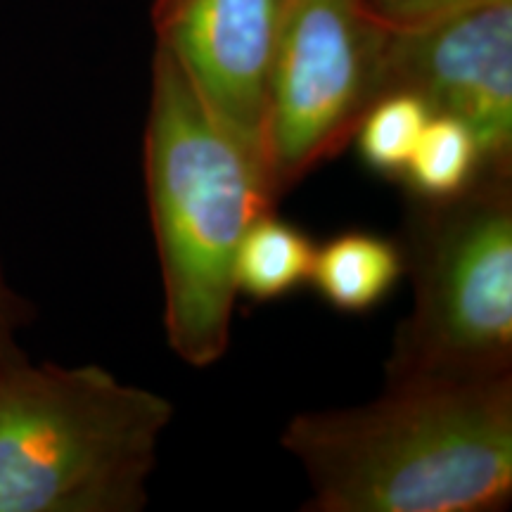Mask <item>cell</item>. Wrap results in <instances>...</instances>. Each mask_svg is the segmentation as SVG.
Returning <instances> with one entry per match:
<instances>
[{
	"instance_id": "obj_6",
	"label": "cell",
	"mask_w": 512,
	"mask_h": 512,
	"mask_svg": "<svg viewBox=\"0 0 512 512\" xmlns=\"http://www.w3.org/2000/svg\"><path fill=\"white\" fill-rule=\"evenodd\" d=\"M413 91L463 121L482 174L512 176V0H484L392 29L387 91Z\"/></svg>"
},
{
	"instance_id": "obj_8",
	"label": "cell",
	"mask_w": 512,
	"mask_h": 512,
	"mask_svg": "<svg viewBox=\"0 0 512 512\" xmlns=\"http://www.w3.org/2000/svg\"><path fill=\"white\" fill-rule=\"evenodd\" d=\"M406 273L401 242L368 230H347L316 247L309 283L332 309L368 313Z\"/></svg>"
},
{
	"instance_id": "obj_4",
	"label": "cell",
	"mask_w": 512,
	"mask_h": 512,
	"mask_svg": "<svg viewBox=\"0 0 512 512\" xmlns=\"http://www.w3.org/2000/svg\"><path fill=\"white\" fill-rule=\"evenodd\" d=\"M413 200L401 249L415 297L387 384L512 375V176L482 174L456 197Z\"/></svg>"
},
{
	"instance_id": "obj_5",
	"label": "cell",
	"mask_w": 512,
	"mask_h": 512,
	"mask_svg": "<svg viewBox=\"0 0 512 512\" xmlns=\"http://www.w3.org/2000/svg\"><path fill=\"white\" fill-rule=\"evenodd\" d=\"M392 27L366 0H287L264 126L268 183L280 200L354 136L387 93Z\"/></svg>"
},
{
	"instance_id": "obj_13",
	"label": "cell",
	"mask_w": 512,
	"mask_h": 512,
	"mask_svg": "<svg viewBox=\"0 0 512 512\" xmlns=\"http://www.w3.org/2000/svg\"><path fill=\"white\" fill-rule=\"evenodd\" d=\"M24 306L19 299L12 294V290L5 285L3 275H0V361L19 354L15 347V330L22 323Z\"/></svg>"
},
{
	"instance_id": "obj_1",
	"label": "cell",
	"mask_w": 512,
	"mask_h": 512,
	"mask_svg": "<svg viewBox=\"0 0 512 512\" xmlns=\"http://www.w3.org/2000/svg\"><path fill=\"white\" fill-rule=\"evenodd\" d=\"M280 444L313 512H489L512 498V375L387 384L354 408L306 411Z\"/></svg>"
},
{
	"instance_id": "obj_12",
	"label": "cell",
	"mask_w": 512,
	"mask_h": 512,
	"mask_svg": "<svg viewBox=\"0 0 512 512\" xmlns=\"http://www.w3.org/2000/svg\"><path fill=\"white\" fill-rule=\"evenodd\" d=\"M370 10L392 29L430 22L446 12L484 3V0H366Z\"/></svg>"
},
{
	"instance_id": "obj_9",
	"label": "cell",
	"mask_w": 512,
	"mask_h": 512,
	"mask_svg": "<svg viewBox=\"0 0 512 512\" xmlns=\"http://www.w3.org/2000/svg\"><path fill=\"white\" fill-rule=\"evenodd\" d=\"M316 245L302 228L264 211L242 235L235 254V290L273 302L309 283Z\"/></svg>"
},
{
	"instance_id": "obj_10",
	"label": "cell",
	"mask_w": 512,
	"mask_h": 512,
	"mask_svg": "<svg viewBox=\"0 0 512 512\" xmlns=\"http://www.w3.org/2000/svg\"><path fill=\"white\" fill-rule=\"evenodd\" d=\"M479 176L482 159L470 128L448 114H432L403 171L413 197L448 200L465 192Z\"/></svg>"
},
{
	"instance_id": "obj_7",
	"label": "cell",
	"mask_w": 512,
	"mask_h": 512,
	"mask_svg": "<svg viewBox=\"0 0 512 512\" xmlns=\"http://www.w3.org/2000/svg\"><path fill=\"white\" fill-rule=\"evenodd\" d=\"M285 10L287 0H155L152 8L157 48L174 57L209 110L261 157Z\"/></svg>"
},
{
	"instance_id": "obj_11",
	"label": "cell",
	"mask_w": 512,
	"mask_h": 512,
	"mask_svg": "<svg viewBox=\"0 0 512 512\" xmlns=\"http://www.w3.org/2000/svg\"><path fill=\"white\" fill-rule=\"evenodd\" d=\"M430 105L413 91H387L363 112L354 138L368 169L387 178H403L422 128L432 117Z\"/></svg>"
},
{
	"instance_id": "obj_2",
	"label": "cell",
	"mask_w": 512,
	"mask_h": 512,
	"mask_svg": "<svg viewBox=\"0 0 512 512\" xmlns=\"http://www.w3.org/2000/svg\"><path fill=\"white\" fill-rule=\"evenodd\" d=\"M143 169L166 342L188 366L209 368L230 344L242 235L278 197L264 157L209 110L162 48L152 62Z\"/></svg>"
},
{
	"instance_id": "obj_3",
	"label": "cell",
	"mask_w": 512,
	"mask_h": 512,
	"mask_svg": "<svg viewBox=\"0 0 512 512\" xmlns=\"http://www.w3.org/2000/svg\"><path fill=\"white\" fill-rule=\"evenodd\" d=\"M174 403L98 366L0 361V512H140Z\"/></svg>"
}]
</instances>
